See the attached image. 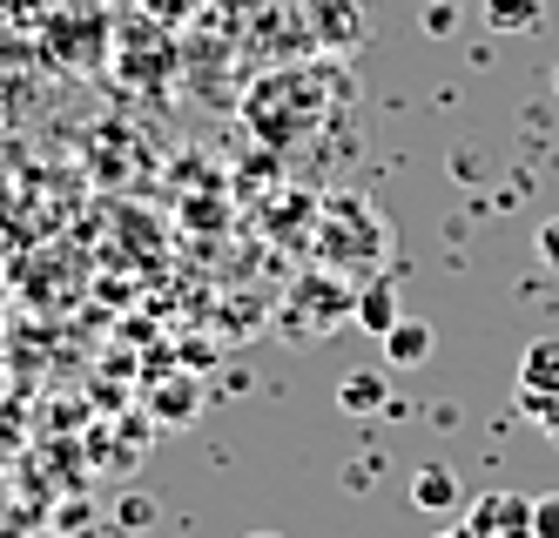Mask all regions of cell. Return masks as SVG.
<instances>
[{"mask_svg":"<svg viewBox=\"0 0 559 538\" xmlns=\"http://www.w3.org/2000/svg\"><path fill=\"white\" fill-rule=\"evenodd\" d=\"M465 525L472 538H533V499L526 491H478V499L465 505Z\"/></svg>","mask_w":559,"mask_h":538,"instance_id":"cell-1","label":"cell"},{"mask_svg":"<svg viewBox=\"0 0 559 538\" xmlns=\"http://www.w3.org/2000/svg\"><path fill=\"white\" fill-rule=\"evenodd\" d=\"M310 310H317V337H331V330H337L331 316L357 310V297H350L344 283H331V270H324V276H304V283L290 289V323H304Z\"/></svg>","mask_w":559,"mask_h":538,"instance_id":"cell-2","label":"cell"},{"mask_svg":"<svg viewBox=\"0 0 559 538\" xmlns=\"http://www.w3.org/2000/svg\"><path fill=\"white\" fill-rule=\"evenodd\" d=\"M378 344H384V363H391V370H418V363L438 350V330H431L425 316H397Z\"/></svg>","mask_w":559,"mask_h":538,"instance_id":"cell-3","label":"cell"},{"mask_svg":"<svg viewBox=\"0 0 559 538\" xmlns=\"http://www.w3.org/2000/svg\"><path fill=\"white\" fill-rule=\"evenodd\" d=\"M519 397H559V337H533L519 350Z\"/></svg>","mask_w":559,"mask_h":538,"instance_id":"cell-4","label":"cell"},{"mask_svg":"<svg viewBox=\"0 0 559 538\" xmlns=\"http://www.w3.org/2000/svg\"><path fill=\"white\" fill-rule=\"evenodd\" d=\"M412 505H418V512H459V505H465L459 471H452V465H418V471H412Z\"/></svg>","mask_w":559,"mask_h":538,"instance_id":"cell-5","label":"cell"},{"mask_svg":"<svg viewBox=\"0 0 559 538\" xmlns=\"http://www.w3.org/2000/svg\"><path fill=\"white\" fill-rule=\"evenodd\" d=\"M357 330H371V337H384V330L397 323V316H405V310H397V276H371L365 289H357Z\"/></svg>","mask_w":559,"mask_h":538,"instance_id":"cell-6","label":"cell"},{"mask_svg":"<svg viewBox=\"0 0 559 538\" xmlns=\"http://www.w3.org/2000/svg\"><path fill=\"white\" fill-rule=\"evenodd\" d=\"M384 404H391V370H350V378L337 384V410H350V418L384 410Z\"/></svg>","mask_w":559,"mask_h":538,"instance_id":"cell-7","label":"cell"},{"mask_svg":"<svg viewBox=\"0 0 559 538\" xmlns=\"http://www.w3.org/2000/svg\"><path fill=\"white\" fill-rule=\"evenodd\" d=\"M546 21V0H486V27L492 34H533Z\"/></svg>","mask_w":559,"mask_h":538,"instance_id":"cell-8","label":"cell"},{"mask_svg":"<svg viewBox=\"0 0 559 538\" xmlns=\"http://www.w3.org/2000/svg\"><path fill=\"white\" fill-rule=\"evenodd\" d=\"M533 538H559V491H539L533 499Z\"/></svg>","mask_w":559,"mask_h":538,"instance_id":"cell-9","label":"cell"},{"mask_svg":"<svg viewBox=\"0 0 559 538\" xmlns=\"http://www.w3.org/2000/svg\"><path fill=\"white\" fill-rule=\"evenodd\" d=\"M519 410H526L546 438H559V397H519Z\"/></svg>","mask_w":559,"mask_h":538,"instance_id":"cell-10","label":"cell"},{"mask_svg":"<svg viewBox=\"0 0 559 538\" xmlns=\"http://www.w3.org/2000/svg\"><path fill=\"white\" fill-rule=\"evenodd\" d=\"M533 250H539V263H546V270H559V216H546V223H539Z\"/></svg>","mask_w":559,"mask_h":538,"instance_id":"cell-11","label":"cell"},{"mask_svg":"<svg viewBox=\"0 0 559 538\" xmlns=\"http://www.w3.org/2000/svg\"><path fill=\"white\" fill-rule=\"evenodd\" d=\"M425 27H431V34H445V27H452V0H438V8L425 14Z\"/></svg>","mask_w":559,"mask_h":538,"instance_id":"cell-12","label":"cell"},{"mask_svg":"<svg viewBox=\"0 0 559 538\" xmlns=\"http://www.w3.org/2000/svg\"><path fill=\"white\" fill-rule=\"evenodd\" d=\"M122 525H148V499H122Z\"/></svg>","mask_w":559,"mask_h":538,"instance_id":"cell-13","label":"cell"},{"mask_svg":"<svg viewBox=\"0 0 559 538\" xmlns=\"http://www.w3.org/2000/svg\"><path fill=\"white\" fill-rule=\"evenodd\" d=\"M438 538H472V525H445V531H438Z\"/></svg>","mask_w":559,"mask_h":538,"instance_id":"cell-14","label":"cell"},{"mask_svg":"<svg viewBox=\"0 0 559 538\" xmlns=\"http://www.w3.org/2000/svg\"><path fill=\"white\" fill-rule=\"evenodd\" d=\"M243 538H284V531H243Z\"/></svg>","mask_w":559,"mask_h":538,"instance_id":"cell-15","label":"cell"},{"mask_svg":"<svg viewBox=\"0 0 559 538\" xmlns=\"http://www.w3.org/2000/svg\"><path fill=\"white\" fill-rule=\"evenodd\" d=\"M552 95H559V68H552Z\"/></svg>","mask_w":559,"mask_h":538,"instance_id":"cell-16","label":"cell"}]
</instances>
